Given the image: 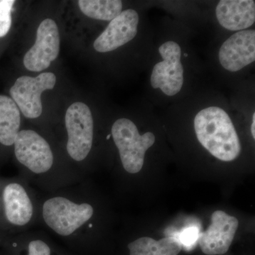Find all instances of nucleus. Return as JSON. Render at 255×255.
Wrapping results in <instances>:
<instances>
[{
  "instance_id": "nucleus-1",
  "label": "nucleus",
  "mask_w": 255,
  "mask_h": 255,
  "mask_svg": "<svg viewBox=\"0 0 255 255\" xmlns=\"http://www.w3.org/2000/svg\"><path fill=\"white\" fill-rule=\"evenodd\" d=\"M14 156L24 169L23 175L48 190L68 187L55 172L53 150L46 139L31 129L20 130L15 140Z\"/></svg>"
},
{
  "instance_id": "nucleus-2",
  "label": "nucleus",
  "mask_w": 255,
  "mask_h": 255,
  "mask_svg": "<svg viewBox=\"0 0 255 255\" xmlns=\"http://www.w3.org/2000/svg\"><path fill=\"white\" fill-rule=\"evenodd\" d=\"M194 129L201 145L220 160L231 162L241 154L237 132L222 109L210 107L200 111L194 119Z\"/></svg>"
},
{
  "instance_id": "nucleus-3",
  "label": "nucleus",
  "mask_w": 255,
  "mask_h": 255,
  "mask_svg": "<svg viewBox=\"0 0 255 255\" xmlns=\"http://www.w3.org/2000/svg\"><path fill=\"white\" fill-rule=\"evenodd\" d=\"M1 199L3 216L10 227L25 232L38 219L39 202L24 179L5 184Z\"/></svg>"
},
{
  "instance_id": "nucleus-4",
  "label": "nucleus",
  "mask_w": 255,
  "mask_h": 255,
  "mask_svg": "<svg viewBox=\"0 0 255 255\" xmlns=\"http://www.w3.org/2000/svg\"><path fill=\"white\" fill-rule=\"evenodd\" d=\"M111 136L118 149L124 169L129 174L140 172L146 151L155 143V135L150 132L140 135L135 124L123 118L114 122Z\"/></svg>"
},
{
  "instance_id": "nucleus-5",
  "label": "nucleus",
  "mask_w": 255,
  "mask_h": 255,
  "mask_svg": "<svg viewBox=\"0 0 255 255\" xmlns=\"http://www.w3.org/2000/svg\"><path fill=\"white\" fill-rule=\"evenodd\" d=\"M68 134L66 150L75 163L86 160L91 152L94 140V122L88 106L75 102L67 110L65 117Z\"/></svg>"
},
{
  "instance_id": "nucleus-6",
  "label": "nucleus",
  "mask_w": 255,
  "mask_h": 255,
  "mask_svg": "<svg viewBox=\"0 0 255 255\" xmlns=\"http://www.w3.org/2000/svg\"><path fill=\"white\" fill-rule=\"evenodd\" d=\"M56 76L52 73H43L36 78L21 76L10 88L11 98L24 117L38 118L41 115V95L46 90H53Z\"/></svg>"
},
{
  "instance_id": "nucleus-7",
  "label": "nucleus",
  "mask_w": 255,
  "mask_h": 255,
  "mask_svg": "<svg viewBox=\"0 0 255 255\" xmlns=\"http://www.w3.org/2000/svg\"><path fill=\"white\" fill-rule=\"evenodd\" d=\"M163 61L156 64L151 75L150 83L167 96L180 92L184 83V68L181 63V48L176 42L167 41L159 48Z\"/></svg>"
},
{
  "instance_id": "nucleus-8",
  "label": "nucleus",
  "mask_w": 255,
  "mask_h": 255,
  "mask_svg": "<svg viewBox=\"0 0 255 255\" xmlns=\"http://www.w3.org/2000/svg\"><path fill=\"white\" fill-rule=\"evenodd\" d=\"M60 36L56 23L50 18L38 26L34 45L23 58V65L30 71L46 70L59 54Z\"/></svg>"
},
{
  "instance_id": "nucleus-9",
  "label": "nucleus",
  "mask_w": 255,
  "mask_h": 255,
  "mask_svg": "<svg viewBox=\"0 0 255 255\" xmlns=\"http://www.w3.org/2000/svg\"><path fill=\"white\" fill-rule=\"evenodd\" d=\"M238 226L239 222L236 217L224 211H215L209 228L199 235L198 243L201 251L207 255L226 254L232 244Z\"/></svg>"
},
{
  "instance_id": "nucleus-10",
  "label": "nucleus",
  "mask_w": 255,
  "mask_h": 255,
  "mask_svg": "<svg viewBox=\"0 0 255 255\" xmlns=\"http://www.w3.org/2000/svg\"><path fill=\"white\" fill-rule=\"evenodd\" d=\"M221 65L231 72H237L255 60L254 30L238 31L223 43L219 53Z\"/></svg>"
},
{
  "instance_id": "nucleus-11",
  "label": "nucleus",
  "mask_w": 255,
  "mask_h": 255,
  "mask_svg": "<svg viewBox=\"0 0 255 255\" xmlns=\"http://www.w3.org/2000/svg\"><path fill=\"white\" fill-rule=\"evenodd\" d=\"M138 23V14L135 10L122 11L95 40L94 48L100 53H107L127 44L136 36Z\"/></svg>"
},
{
  "instance_id": "nucleus-12",
  "label": "nucleus",
  "mask_w": 255,
  "mask_h": 255,
  "mask_svg": "<svg viewBox=\"0 0 255 255\" xmlns=\"http://www.w3.org/2000/svg\"><path fill=\"white\" fill-rule=\"evenodd\" d=\"M220 24L230 31H242L255 21V1L253 0H221L216 6Z\"/></svg>"
},
{
  "instance_id": "nucleus-13",
  "label": "nucleus",
  "mask_w": 255,
  "mask_h": 255,
  "mask_svg": "<svg viewBox=\"0 0 255 255\" xmlns=\"http://www.w3.org/2000/svg\"><path fill=\"white\" fill-rule=\"evenodd\" d=\"M20 126L21 115L17 105L11 97L0 95V145H14Z\"/></svg>"
},
{
  "instance_id": "nucleus-14",
  "label": "nucleus",
  "mask_w": 255,
  "mask_h": 255,
  "mask_svg": "<svg viewBox=\"0 0 255 255\" xmlns=\"http://www.w3.org/2000/svg\"><path fill=\"white\" fill-rule=\"evenodd\" d=\"M130 255H178L182 246L177 238L167 237L155 241L142 237L128 245Z\"/></svg>"
},
{
  "instance_id": "nucleus-15",
  "label": "nucleus",
  "mask_w": 255,
  "mask_h": 255,
  "mask_svg": "<svg viewBox=\"0 0 255 255\" xmlns=\"http://www.w3.org/2000/svg\"><path fill=\"white\" fill-rule=\"evenodd\" d=\"M79 6L86 16L95 19L112 21L122 12L119 0H80Z\"/></svg>"
},
{
  "instance_id": "nucleus-16",
  "label": "nucleus",
  "mask_w": 255,
  "mask_h": 255,
  "mask_svg": "<svg viewBox=\"0 0 255 255\" xmlns=\"http://www.w3.org/2000/svg\"><path fill=\"white\" fill-rule=\"evenodd\" d=\"M13 0H0V39L7 36L12 23Z\"/></svg>"
},
{
  "instance_id": "nucleus-17",
  "label": "nucleus",
  "mask_w": 255,
  "mask_h": 255,
  "mask_svg": "<svg viewBox=\"0 0 255 255\" xmlns=\"http://www.w3.org/2000/svg\"><path fill=\"white\" fill-rule=\"evenodd\" d=\"M27 242L26 255H52V249L46 240L41 236H31Z\"/></svg>"
},
{
  "instance_id": "nucleus-18",
  "label": "nucleus",
  "mask_w": 255,
  "mask_h": 255,
  "mask_svg": "<svg viewBox=\"0 0 255 255\" xmlns=\"http://www.w3.org/2000/svg\"><path fill=\"white\" fill-rule=\"evenodd\" d=\"M199 231L195 228H188L181 233L180 236L177 238L182 245V248H185L186 251H190L195 246L196 242L199 239Z\"/></svg>"
},
{
  "instance_id": "nucleus-19",
  "label": "nucleus",
  "mask_w": 255,
  "mask_h": 255,
  "mask_svg": "<svg viewBox=\"0 0 255 255\" xmlns=\"http://www.w3.org/2000/svg\"><path fill=\"white\" fill-rule=\"evenodd\" d=\"M251 132L253 138H255V113L253 114V124L251 127Z\"/></svg>"
},
{
  "instance_id": "nucleus-20",
  "label": "nucleus",
  "mask_w": 255,
  "mask_h": 255,
  "mask_svg": "<svg viewBox=\"0 0 255 255\" xmlns=\"http://www.w3.org/2000/svg\"><path fill=\"white\" fill-rule=\"evenodd\" d=\"M110 137H111V134H110V135H107V140H109V139H110Z\"/></svg>"
},
{
  "instance_id": "nucleus-21",
  "label": "nucleus",
  "mask_w": 255,
  "mask_h": 255,
  "mask_svg": "<svg viewBox=\"0 0 255 255\" xmlns=\"http://www.w3.org/2000/svg\"><path fill=\"white\" fill-rule=\"evenodd\" d=\"M184 56L187 57L188 56L187 53H185V54H184Z\"/></svg>"
}]
</instances>
